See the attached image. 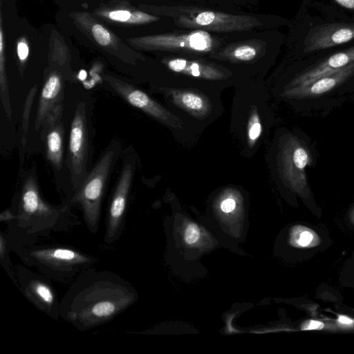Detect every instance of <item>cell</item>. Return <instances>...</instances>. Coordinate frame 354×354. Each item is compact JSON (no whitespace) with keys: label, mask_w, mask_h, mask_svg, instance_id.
<instances>
[{"label":"cell","mask_w":354,"mask_h":354,"mask_svg":"<svg viewBox=\"0 0 354 354\" xmlns=\"http://www.w3.org/2000/svg\"><path fill=\"white\" fill-rule=\"evenodd\" d=\"M98 281L80 291L73 298L66 316L77 326L89 327L111 319L130 304L132 297L127 287L116 283Z\"/></svg>","instance_id":"6da1fadb"},{"label":"cell","mask_w":354,"mask_h":354,"mask_svg":"<svg viewBox=\"0 0 354 354\" xmlns=\"http://www.w3.org/2000/svg\"><path fill=\"white\" fill-rule=\"evenodd\" d=\"M121 152L120 141L113 140L80 187L75 190L72 198L73 203L81 205L88 226L94 232L97 227L102 199L110 174Z\"/></svg>","instance_id":"7a4b0ae2"},{"label":"cell","mask_w":354,"mask_h":354,"mask_svg":"<svg viewBox=\"0 0 354 354\" xmlns=\"http://www.w3.org/2000/svg\"><path fill=\"white\" fill-rule=\"evenodd\" d=\"M89 109L84 101L75 107L71 121L66 159L73 188L77 190L89 173L91 158V122Z\"/></svg>","instance_id":"3957f363"},{"label":"cell","mask_w":354,"mask_h":354,"mask_svg":"<svg viewBox=\"0 0 354 354\" xmlns=\"http://www.w3.org/2000/svg\"><path fill=\"white\" fill-rule=\"evenodd\" d=\"M62 209H57L42 198L35 169L26 171L21 179L18 194L17 218L26 224L55 219Z\"/></svg>","instance_id":"277c9868"},{"label":"cell","mask_w":354,"mask_h":354,"mask_svg":"<svg viewBox=\"0 0 354 354\" xmlns=\"http://www.w3.org/2000/svg\"><path fill=\"white\" fill-rule=\"evenodd\" d=\"M129 43L140 50H185L207 52L214 46V40L205 30H197L185 34H162L134 37Z\"/></svg>","instance_id":"5b68a950"},{"label":"cell","mask_w":354,"mask_h":354,"mask_svg":"<svg viewBox=\"0 0 354 354\" xmlns=\"http://www.w3.org/2000/svg\"><path fill=\"white\" fill-rule=\"evenodd\" d=\"M176 24L185 28H197L216 32H233L251 29L261 25L255 17L225 12L201 10L178 16Z\"/></svg>","instance_id":"8992f818"},{"label":"cell","mask_w":354,"mask_h":354,"mask_svg":"<svg viewBox=\"0 0 354 354\" xmlns=\"http://www.w3.org/2000/svg\"><path fill=\"white\" fill-rule=\"evenodd\" d=\"M122 158L120 176L109 209L106 238L109 241L115 238L122 224L136 170V158L130 147L124 149Z\"/></svg>","instance_id":"52a82bcc"},{"label":"cell","mask_w":354,"mask_h":354,"mask_svg":"<svg viewBox=\"0 0 354 354\" xmlns=\"http://www.w3.org/2000/svg\"><path fill=\"white\" fill-rule=\"evenodd\" d=\"M63 109V104L55 108L46 116L39 131L46 158L55 172L60 171L64 165L65 131L62 122Z\"/></svg>","instance_id":"ba28073f"},{"label":"cell","mask_w":354,"mask_h":354,"mask_svg":"<svg viewBox=\"0 0 354 354\" xmlns=\"http://www.w3.org/2000/svg\"><path fill=\"white\" fill-rule=\"evenodd\" d=\"M354 39V23H333L313 28L304 42V52L328 48Z\"/></svg>","instance_id":"9c48e42d"},{"label":"cell","mask_w":354,"mask_h":354,"mask_svg":"<svg viewBox=\"0 0 354 354\" xmlns=\"http://www.w3.org/2000/svg\"><path fill=\"white\" fill-rule=\"evenodd\" d=\"M105 81L111 89L131 106L138 108L163 122H169L170 115L147 94L128 82L112 75H106Z\"/></svg>","instance_id":"30bf717a"},{"label":"cell","mask_w":354,"mask_h":354,"mask_svg":"<svg viewBox=\"0 0 354 354\" xmlns=\"http://www.w3.org/2000/svg\"><path fill=\"white\" fill-rule=\"evenodd\" d=\"M354 74V62L304 84L293 86L288 95L297 98L317 97L346 82Z\"/></svg>","instance_id":"8fae6325"},{"label":"cell","mask_w":354,"mask_h":354,"mask_svg":"<svg viewBox=\"0 0 354 354\" xmlns=\"http://www.w3.org/2000/svg\"><path fill=\"white\" fill-rule=\"evenodd\" d=\"M288 165V178L293 189L301 195L310 194L308 182L306 178V169L312 162V156L308 147L297 139L291 142L286 154Z\"/></svg>","instance_id":"7c38bea8"},{"label":"cell","mask_w":354,"mask_h":354,"mask_svg":"<svg viewBox=\"0 0 354 354\" xmlns=\"http://www.w3.org/2000/svg\"><path fill=\"white\" fill-rule=\"evenodd\" d=\"M63 75L51 71L46 75L41 90L35 120V129L39 131L46 116L58 105L63 104Z\"/></svg>","instance_id":"4fadbf2b"},{"label":"cell","mask_w":354,"mask_h":354,"mask_svg":"<svg viewBox=\"0 0 354 354\" xmlns=\"http://www.w3.org/2000/svg\"><path fill=\"white\" fill-rule=\"evenodd\" d=\"M354 62V46L325 57L299 73L292 81V86L306 84L313 80L339 70Z\"/></svg>","instance_id":"5bb4252c"},{"label":"cell","mask_w":354,"mask_h":354,"mask_svg":"<svg viewBox=\"0 0 354 354\" xmlns=\"http://www.w3.org/2000/svg\"><path fill=\"white\" fill-rule=\"evenodd\" d=\"M30 255L39 263L57 270H71L75 266L91 261L88 257L75 250L63 248L35 250L30 252Z\"/></svg>","instance_id":"9a60e30c"},{"label":"cell","mask_w":354,"mask_h":354,"mask_svg":"<svg viewBox=\"0 0 354 354\" xmlns=\"http://www.w3.org/2000/svg\"><path fill=\"white\" fill-rule=\"evenodd\" d=\"M168 68L176 72L189 75L195 77L216 80L223 77V73L212 65L188 60L183 58H174L166 62Z\"/></svg>","instance_id":"2e32d148"},{"label":"cell","mask_w":354,"mask_h":354,"mask_svg":"<svg viewBox=\"0 0 354 354\" xmlns=\"http://www.w3.org/2000/svg\"><path fill=\"white\" fill-rule=\"evenodd\" d=\"M28 298L45 310H50L56 305L55 294L50 286L41 280H30L25 288Z\"/></svg>","instance_id":"e0dca14e"},{"label":"cell","mask_w":354,"mask_h":354,"mask_svg":"<svg viewBox=\"0 0 354 354\" xmlns=\"http://www.w3.org/2000/svg\"><path fill=\"white\" fill-rule=\"evenodd\" d=\"M99 15L114 22L129 24H144L158 20L156 16L146 12L125 9L102 11Z\"/></svg>","instance_id":"ac0fdd59"},{"label":"cell","mask_w":354,"mask_h":354,"mask_svg":"<svg viewBox=\"0 0 354 354\" xmlns=\"http://www.w3.org/2000/svg\"><path fill=\"white\" fill-rule=\"evenodd\" d=\"M0 97L1 104L6 112V116L9 120H11L12 111L6 70L5 47L1 17L0 19Z\"/></svg>","instance_id":"d6986e66"},{"label":"cell","mask_w":354,"mask_h":354,"mask_svg":"<svg viewBox=\"0 0 354 354\" xmlns=\"http://www.w3.org/2000/svg\"><path fill=\"white\" fill-rule=\"evenodd\" d=\"M176 103L195 113H201L206 111L205 100L199 95L192 91H180L174 95Z\"/></svg>","instance_id":"ffe728a7"},{"label":"cell","mask_w":354,"mask_h":354,"mask_svg":"<svg viewBox=\"0 0 354 354\" xmlns=\"http://www.w3.org/2000/svg\"><path fill=\"white\" fill-rule=\"evenodd\" d=\"M37 93L35 86L32 87L29 91L25 101L23 117H22V138L21 145L24 147L26 143V135L28 129V123L30 120V111L32 109L34 98Z\"/></svg>","instance_id":"44dd1931"},{"label":"cell","mask_w":354,"mask_h":354,"mask_svg":"<svg viewBox=\"0 0 354 354\" xmlns=\"http://www.w3.org/2000/svg\"><path fill=\"white\" fill-rule=\"evenodd\" d=\"M257 54V50L255 46L250 44H243L232 47L230 55L227 56L239 61H250L253 59Z\"/></svg>","instance_id":"7402d4cb"},{"label":"cell","mask_w":354,"mask_h":354,"mask_svg":"<svg viewBox=\"0 0 354 354\" xmlns=\"http://www.w3.org/2000/svg\"><path fill=\"white\" fill-rule=\"evenodd\" d=\"M91 31L93 37L100 46H107L113 42L111 33L102 24L98 23L93 24Z\"/></svg>","instance_id":"603a6c76"},{"label":"cell","mask_w":354,"mask_h":354,"mask_svg":"<svg viewBox=\"0 0 354 354\" xmlns=\"http://www.w3.org/2000/svg\"><path fill=\"white\" fill-rule=\"evenodd\" d=\"M262 132V127L259 117L254 114L249 122L248 136L250 141L255 142L259 139Z\"/></svg>","instance_id":"cb8c5ba5"},{"label":"cell","mask_w":354,"mask_h":354,"mask_svg":"<svg viewBox=\"0 0 354 354\" xmlns=\"http://www.w3.org/2000/svg\"><path fill=\"white\" fill-rule=\"evenodd\" d=\"M17 53L20 63L24 64L29 55L28 44L25 38H21L18 40L17 44Z\"/></svg>","instance_id":"d4e9b609"},{"label":"cell","mask_w":354,"mask_h":354,"mask_svg":"<svg viewBox=\"0 0 354 354\" xmlns=\"http://www.w3.org/2000/svg\"><path fill=\"white\" fill-rule=\"evenodd\" d=\"M200 237V231L197 225L190 224L187 226L185 234V241L188 244H194Z\"/></svg>","instance_id":"484cf974"},{"label":"cell","mask_w":354,"mask_h":354,"mask_svg":"<svg viewBox=\"0 0 354 354\" xmlns=\"http://www.w3.org/2000/svg\"><path fill=\"white\" fill-rule=\"evenodd\" d=\"M314 239L313 234L309 230H304L298 234L296 241L300 246L309 245Z\"/></svg>","instance_id":"4316f807"},{"label":"cell","mask_w":354,"mask_h":354,"mask_svg":"<svg viewBox=\"0 0 354 354\" xmlns=\"http://www.w3.org/2000/svg\"><path fill=\"white\" fill-rule=\"evenodd\" d=\"M236 207V201L231 198H225L221 203V209L225 213L232 212Z\"/></svg>","instance_id":"83f0119b"},{"label":"cell","mask_w":354,"mask_h":354,"mask_svg":"<svg viewBox=\"0 0 354 354\" xmlns=\"http://www.w3.org/2000/svg\"><path fill=\"white\" fill-rule=\"evenodd\" d=\"M324 326V324L319 321L310 320L304 324L301 327L302 330H315L321 329Z\"/></svg>","instance_id":"f1b7e54d"},{"label":"cell","mask_w":354,"mask_h":354,"mask_svg":"<svg viewBox=\"0 0 354 354\" xmlns=\"http://www.w3.org/2000/svg\"><path fill=\"white\" fill-rule=\"evenodd\" d=\"M341 6L354 10V0H335Z\"/></svg>","instance_id":"f546056e"},{"label":"cell","mask_w":354,"mask_h":354,"mask_svg":"<svg viewBox=\"0 0 354 354\" xmlns=\"http://www.w3.org/2000/svg\"><path fill=\"white\" fill-rule=\"evenodd\" d=\"M14 218H17V216L13 214L9 210H6L1 213L0 215V221H8L10 220H12Z\"/></svg>","instance_id":"4dcf8cb0"},{"label":"cell","mask_w":354,"mask_h":354,"mask_svg":"<svg viewBox=\"0 0 354 354\" xmlns=\"http://www.w3.org/2000/svg\"><path fill=\"white\" fill-rule=\"evenodd\" d=\"M6 253V241L4 240L2 235L0 236V256L1 259H3Z\"/></svg>","instance_id":"1f68e13d"},{"label":"cell","mask_w":354,"mask_h":354,"mask_svg":"<svg viewBox=\"0 0 354 354\" xmlns=\"http://www.w3.org/2000/svg\"><path fill=\"white\" fill-rule=\"evenodd\" d=\"M338 322L342 324L351 325L354 321L347 317L340 315L338 317Z\"/></svg>","instance_id":"d6a6232c"},{"label":"cell","mask_w":354,"mask_h":354,"mask_svg":"<svg viewBox=\"0 0 354 354\" xmlns=\"http://www.w3.org/2000/svg\"><path fill=\"white\" fill-rule=\"evenodd\" d=\"M351 219L354 222V209L351 212Z\"/></svg>","instance_id":"836d02e7"}]
</instances>
